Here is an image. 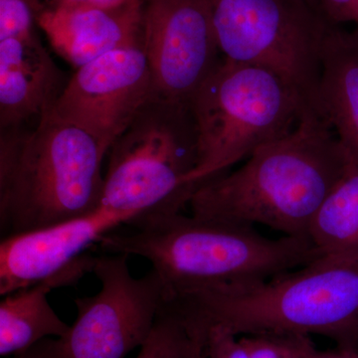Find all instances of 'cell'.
Returning <instances> with one entry per match:
<instances>
[{
    "label": "cell",
    "mask_w": 358,
    "mask_h": 358,
    "mask_svg": "<svg viewBox=\"0 0 358 358\" xmlns=\"http://www.w3.org/2000/svg\"><path fill=\"white\" fill-rule=\"evenodd\" d=\"M348 160L333 129L310 106L291 133L257 150L236 171L200 185L188 205L195 217L308 237Z\"/></svg>",
    "instance_id": "cell-1"
},
{
    "label": "cell",
    "mask_w": 358,
    "mask_h": 358,
    "mask_svg": "<svg viewBox=\"0 0 358 358\" xmlns=\"http://www.w3.org/2000/svg\"><path fill=\"white\" fill-rule=\"evenodd\" d=\"M127 225L131 231H113L99 245L106 253L147 259L166 285L167 296L264 281L322 256L308 237L271 239L249 224L181 212L141 216Z\"/></svg>",
    "instance_id": "cell-2"
},
{
    "label": "cell",
    "mask_w": 358,
    "mask_h": 358,
    "mask_svg": "<svg viewBox=\"0 0 358 358\" xmlns=\"http://www.w3.org/2000/svg\"><path fill=\"white\" fill-rule=\"evenodd\" d=\"M166 303L205 329L320 334L357 350L358 254L322 255L271 279L169 294Z\"/></svg>",
    "instance_id": "cell-3"
},
{
    "label": "cell",
    "mask_w": 358,
    "mask_h": 358,
    "mask_svg": "<svg viewBox=\"0 0 358 358\" xmlns=\"http://www.w3.org/2000/svg\"><path fill=\"white\" fill-rule=\"evenodd\" d=\"M110 148L52 110L34 128L1 129V239L98 210Z\"/></svg>",
    "instance_id": "cell-4"
},
{
    "label": "cell",
    "mask_w": 358,
    "mask_h": 358,
    "mask_svg": "<svg viewBox=\"0 0 358 358\" xmlns=\"http://www.w3.org/2000/svg\"><path fill=\"white\" fill-rule=\"evenodd\" d=\"M310 103L278 75L222 58L190 102L197 185L291 133Z\"/></svg>",
    "instance_id": "cell-5"
},
{
    "label": "cell",
    "mask_w": 358,
    "mask_h": 358,
    "mask_svg": "<svg viewBox=\"0 0 358 358\" xmlns=\"http://www.w3.org/2000/svg\"><path fill=\"white\" fill-rule=\"evenodd\" d=\"M196 166L190 106L152 98L110 148L100 207L128 223L181 212L200 186L192 179Z\"/></svg>",
    "instance_id": "cell-6"
},
{
    "label": "cell",
    "mask_w": 358,
    "mask_h": 358,
    "mask_svg": "<svg viewBox=\"0 0 358 358\" xmlns=\"http://www.w3.org/2000/svg\"><path fill=\"white\" fill-rule=\"evenodd\" d=\"M221 55L278 75L310 103L334 24L317 0H209Z\"/></svg>",
    "instance_id": "cell-7"
},
{
    "label": "cell",
    "mask_w": 358,
    "mask_h": 358,
    "mask_svg": "<svg viewBox=\"0 0 358 358\" xmlns=\"http://www.w3.org/2000/svg\"><path fill=\"white\" fill-rule=\"evenodd\" d=\"M129 256L94 259L96 294L75 301L77 317L61 338L42 339L15 358H124L147 341L166 301V285L152 268L134 278Z\"/></svg>",
    "instance_id": "cell-8"
},
{
    "label": "cell",
    "mask_w": 358,
    "mask_h": 358,
    "mask_svg": "<svg viewBox=\"0 0 358 358\" xmlns=\"http://www.w3.org/2000/svg\"><path fill=\"white\" fill-rule=\"evenodd\" d=\"M143 45L152 98L190 106L222 60L209 0H143Z\"/></svg>",
    "instance_id": "cell-9"
},
{
    "label": "cell",
    "mask_w": 358,
    "mask_h": 358,
    "mask_svg": "<svg viewBox=\"0 0 358 358\" xmlns=\"http://www.w3.org/2000/svg\"><path fill=\"white\" fill-rule=\"evenodd\" d=\"M152 96V71L141 42L78 68L51 110L110 148Z\"/></svg>",
    "instance_id": "cell-10"
},
{
    "label": "cell",
    "mask_w": 358,
    "mask_h": 358,
    "mask_svg": "<svg viewBox=\"0 0 358 358\" xmlns=\"http://www.w3.org/2000/svg\"><path fill=\"white\" fill-rule=\"evenodd\" d=\"M128 221L100 207L83 217L3 238L0 243V294L6 296L62 272Z\"/></svg>",
    "instance_id": "cell-11"
},
{
    "label": "cell",
    "mask_w": 358,
    "mask_h": 358,
    "mask_svg": "<svg viewBox=\"0 0 358 358\" xmlns=\"http://www.w3.org/2000/svg\"><path fill=\"white\" fill-rule=\"evenodd\" d=\"M143 0L117 7L45 6L38 26L52 48L73 67L143 42Z\"/></svg>",
    "instance_id": "cell-12"
},
{
    "label": "cell",
    "mask_w": 358,
    "mask_h": 358,
    "mask_svg": "<svg viewBox=\"0 0 358 358\" xmlns=\"http://www.w3.org/2000/svg\"><path fill=\"white\" fill-rule=\"evenodd\" d=\"M65 86L37 35L0 41V127L21 128L53 108Z\"/></svg>",
    "instance_id": "cell-13"
},
{
    "label": "cell",
    "mask_w": 358,
    "mask_h": 358,
    "mask_svg": "<svg viewBox=\"0 0 358 358\" xmlns=\"http://www.w3.org/2000/svg\"><path fill=\"white\" fill-rule=\"evenodd\" d=\"M310 106L358 164V27L352 31L341 25L331 28Z\"/></svg>",
    "instance_id": "cell-14"
},
{
    "label": "cell",
    "mask_w": 358,
    "mask_h": 358,
    "mask_svg": "<svg viewBox=\"0 0 358 358\" xmlns=\"http://www.w3.org/2000/svg\"><path fill=\"white\" fill-rule=\"evenodd\" d=\"M95 257L85 254L57 275L4 296L0 303V355L25 352L42 339L61 338L70 326L48 301L52 289L72 286L93 270Z\"/></svg>",
    "instance_id": "cell-15"
},
{
    "label": "cell",
    "mask_w": 358,
    "mask_h": 358,
    "mask_svg": "<svg viewBox=\"0 0 358 358\" xmlns=\"http://www.w3.org/2000/svg\"><path fill=\"white\" fill-rule=\"evenodd\" d=\"M308 238L322 255L358 254V164L350 155L310 223Z\"/></svg>",
    "instance_id": "cell-16"
},
{
    "label": "cell",
    "mask_w": 358,
    "mask_h": 358,
    "mask_svg": "<svg viewBox=\"0 0 358 358\" xmlns=\"http://www.w3.org/2000/svg\"><path fill=\"white\" fill-rule=\"evenodd\" d=\"M206 331L164 303L136 358H205Z\"/></svg>",
    "instance_id": "cell-17"
},
{
    "label": "cell",
    "mask_w": 358,
    "mask_h": 358,
    "mask_svg": "<svg viewBox=\"0 0 358 358\" xmlns=\"http://www.w3.org/2000/svg\"><path fill=\"white\" fill-rule=\"evenodd\" d=\"M238 336L249 358H312L317 352L308 334L263 331Z\"/></svg>",
    "instance_id": "cell-18"
},
{
    "label": "cell",
    "mask_w": 358,
    "mask_h": 358,
    "mask_svg": "<svg viewBox=\"0 0 358 358\" xmlns=\"http://www.w3.org/2000/svg\"><path fill=\"white\" fill-rule=\"evenodd\" d=\"M44 7L40 0H0V41L36 34Z\"/></svg>",
    "instance_id": "cell-19"
},
{
    "label": "cell",
    "mask_w": 358,
    "mask_h": 358,
    "mask_svg": "<svg viewBox=\"0 0 358 358\" xmlns=\"http://www.w3.org/2000/svg\"><path fill=\"white\" fill-rule=\"evenodd\" d=\"M205 358H249L239 336L225 327H207Z\"/></svg>",
    "instance_id": "cell-20"
},
{
    "label": "cell",
    "mask_w": 358,
    "mask_h": 358,
    "mask_svg": "<svg viewBox=\"0 0 358 358\" xmlns=\"http://www.w3.org/2000/svg\"><path fill=\"white\" fill-rule=\"evenodd\" d=\"M334 24L353 23L358 27V0H317Z\"/></svg>",
    "instance_id": "cell-21"
},
{
    "label": "cell",
    "mask_w": 358,
    "mask_h": 358,
    "mask_svg": "<svg viewBox=\"0 0 358 358\" xmlns=\"http://www.w3.org/2000/svg\"><path fill=\"white\" fill-rule=\"evenodd\" d=\"M136 0H51L50 6L117 7L131 3Z\"/></svg>",
    "instance_id": "cell-22"
},
{
    "label": "cell",
    "mask_w": 358,
    "mask_h": 358,
    "mask_svg": "<svg viewBox=\"0 0 358 358\" xmlns=\"http://www.w3.org/2000/svg\"><path fill=\"white\" fill-rule=\"evenodd\" d=\"M312 358H358V350L343 348H336V350L327 352L317 350Z\"/></svg>",
    "instance_id": "cell-23"
},
{
    "label": "cell",
    "mask_w": 358,
    "mask_h": 358,
    "mask_svg": "<svg viewBox=\"0 0 358 358\" xmlns=\"http://www.w3.org/2000/svg\"><path fill=\"white\" fill-rule=\"evenodd\" d=\"M357 350H358V338H357Z\"/></svg>",
    "instance_id": "cell-24"
}]
</instances>
